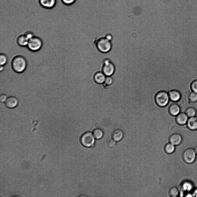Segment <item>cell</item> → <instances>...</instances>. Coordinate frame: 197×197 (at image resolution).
Listing matches in <instances>:
<instances>
[{
    "label": "cell",
    "instance_id": "9a60e30c",
    "mask_svg": "<svg viewBox=\"0 0 197 197\" xmlns=\"http://www.w3.org/2000/svg\"><path fill=\"white\" fill-rule=\"evenodd\" d=\"M169 110L170 114L174 116H177L181 112L180 107L175 102L170 106Z\"/></svg>",
    "mask_w": 197,
    "mask_h": 197
},
{
    "label": "cell",
    "instance_id": "d6a6232c",
    "mask_svg": "<svg viewBox=\"0 0 197 197\" xmlns=\"http://www.w3.org/2000/svg\"><path fill=\"white\" fill-rule=\"evenodd\" d=\"M194 196L197 197V189L194 192Z\"/></svg>",
    "mask_w": 197,
    "mask_h": 197
},
{
    "label": "cell",
    "instance_id": "8992f818",
    "mask_svg": "<svg viewBox=\"0 0 197 197\" xmlns=\"http://www.w3.org/2000/svg\"><path fill=\"white\" fill-rule=\"evenodd\" d=\"M115 67L113 63L108 59L105 60L102 69V72L107 76H111L114 74Z\"/></svg>",
    "mask_w": 197,
    "mask_h": 197
},
{
    "label": "cell",
    "instance_id": "d4e9b609",
    "mask_svg": "<svg viewBox=\"0 0 197 197\" xmlns=\"http://www.w3.org/2000/svg\"><path fill=\"white\" fill-rule=\"evenodd\" d=\"M191 88L193 91L197 93V80L192 82L191 85Z\"/></svg>",
    "mask_w": 197,
    "mask_h": 197
},
{
    "label": "cell",
    "instance_id": "cb8c5ba5",
    "mask_svg": "<svg viewBox=\"0 0 197 197\" xmlns=\"http://www.w3.org/2000/svg\"><path fill=\"white\" fill-rule=\"evenodd\" d=\"M113 82V79L111 76H107L105 78L104 84L108 85H111Z\"/></svg>",
    "mask_w": 197,
    "mask_h": 197
},
{
    "label": "cell",
    "instance_id": "4dcf8cb0",
    "mask_svg": "<svg viewBox=\"0 0 197 197\" xmlns=\"http://www.w3.org/2000/svg\"><path fill=\"white\" fill-rule=\"evenodd\" d=\"M105 37L110 41H111L112 39V36L109 34H107Z\"/></svg>",
    "mask_w": 197,
    "mask_h": 197
},
{
    "label": "cell",
    "instance_id": "603a6c76",
    "mask_svg": "<svg viewBox=\"0 0 197 197\" xmlns=\"http://www.w3.org/2000/svg\"><path fill=\"white\" fill-rule=\"evenodd\" d=\"M170 195L172 196H177L178 194V190L177 188L173 187L170 189Z\"/></svg>",
    "mask_w": 197,
    "mask_h": 197
},
{
    "label": "cell",
    "instance_id": "e0dca14e",
    "mask_svg": "<svg viewBox=\"0 0 197 197\" xmlns=\"http://www.w3.org/2000/svg\"><path fill=\"white\" fill-rule=\"evenodd\" d=\"M124 135V132L122 130L120 129H117L113 132L112 136L114 140L118 142L121 140L122 139Z\"/></svg>",
    "mask_w": 197,
    "mask_h": 197
},
{
    "label": "cell",
    "instance_id": "ba28073f",
    "mask_svg": "<svg viewBox=\"0 0 197 197\" xmlns=\"http://www.w3.org/2000/svg\"><path fill=\"white\" fill-rule=\"evenodd\" d=\"M4 103L5 105L6 108L13 109L17 106L18 103V100L16 97L11 96L7 97Z\"/></svg>",
    "mask_w": 197,
    "mask_h": 197
},
{
    "label": "cell",
    "instance_id": "1f68e13d",
    "mask_svg": "<svg viewBox=\"0 0 197 197\" xmlns=\"http://www.w3.org/2000/svg\"><path fill=\"white\" fill-rule=\"evenodd\" d=\"M0 71H3L4 69V66H0Z\"/></svg>",
    "mask_w": 197,
    "mask_h": 197
},
{
    "label": "cell",
    "instance_id": "3957f363",
    "mask_svg": "<svg viewBox=\"0 0 197 197\" xmlns=\"http://www.w3.org/2000/svg\"><path fill=\"white\" fill-rule=\"evenodd\" d=\"M155 100L159 106L162 107L166 106L170 100L168 93L164 91L158 92L155 96Z\"/></svg>",
    "mask_w": 197,
    "mask_h": 197
},
{
    "label": "cell",
    "instance_id": "83f0119b",
    "mask_svg": "<svg viewBox=\"0 0 197 197\" xmlns=\"http://www.w3.org/2000/svg\"><path fill=\"white\" fill-rule=\"evenodd\" d=\"M116 144V141L113 139H111L109 140L108 143V146L111 148L114 147Z\"/></svg>",
    "mask_w": 197,
    "mask_h": 197
},
{
    "label": "cell",
    "instance_id": "2e32d148",
    "mask_svg": "<svg viewBox=\"0 0 197 197\" xmlns=\"http://www.w3.org/2000/svg\"><path fill=\"white\" fill-rule=\"evenodd\" d=\"M106 78L105 75L102 72H97L94 75L95 81L99 84H103Z\"/></svg>",
    "mask_w": 197,
    "mask_h": 197
},
{
    "label": "cell",
    "instance_id": "277c9868",
    "mask_svg": "<svg viewBox=\"0 0 197 197\" xmlns=\"http://www.w3.org/2000/svg\"><path fill=\"white\" fill-rule=\"evenodd\" d=\"M95 138L93 134L90 132H85L82 136L80 138V142L84 146L90 147L94 144Z\"/></svg>",
    "mask_w": 197,
    "mask_h": 197
},
{
    "label": "cell",
    "instance_id": "4316f807",
    "mask_svg": "<svg viewBox=\"0 0 197 197\" xmlns=\"http://www.w3.org/2000/svg\"><path fill=\"white\" fill-rule=\"evenodd\" d=\"M76 0H61L62 2L65 5H70L73 4Z\"/></svg>",
    "mask_w": 197,
    "mask_h": 197
},
{
    "label": "cell",
    "instance_id": "7402d4cb",
    "mask_svg": "<svg viewBox=\"0 0 197 197\" xmlns=\"http://www.w3.org/2000/svg\"><path fill=\"white\" fill-rule=\"evenodd\" d=\"M189 99L191 102H196L197 101V93L192 91L190 94Z\"/></svg>",
    "mask_w": 197,
    "mask_h": 197
},
{
    "label": "cell",
    "instance_id": "9c48e42d",
    "mask_svg": "<svg viewBox=\"0 0 197 197\" xmlns=\"http://www.w3.org/2000/svg\"><path fill=\"white\" fill-rule=\"evenodd\" d=\"M40 5L43 8L50 9L54 7L57 3V0H39Z\"/></svg>",
    "mask_w": 197,
    "mask_h": 197
},
{
    "label": "cell",
    "instance_id": "836d02e7",
    "mask_svg": "<svg viewBox=\"0 0 197 197\" xmlns=\"http://www.w3.org/2000/svg\"><path fill=\"white\" fill-rule=\"evenodd\" d=\"M194 151L196 154L197 155V146L195 147Z\"/></svg>",
    "mask_w": 197,
    "mask_h": 197
},
{
    "label": "cell",
    "instance_id": "8fae6325",
    "mask_svg": "<svg viewBox=\"0 0 197 197\" xmlns=\"http://www.w3.org/2000/svg\"><path fill=\"white\" fill-rule=\"evenodd\" d=\"M29 39L24 34L18 35L16 39L17 44L22 47H27L28 44Z\"/></svg>",
    "mask_w": 197,
    "mask_h": 197
},
{
    "label": "cell",
    "instance_id": "4fadbf2b",
    "mask_svg": "<svg viewBox=\"0 0 197 197\" xmlns=\"http://www.w3.org/2000/svg\"><path fill=\"white\" fill-rule=\"evenodd\" d=\"M168 93L170 100L174 102H177L181 98V94L177 90H171L168 92Z\"/></svg>",
    "mask_w": 197,
    "mask_h": 197
},
{
    "label": "cell",
    "instance_id": "484cf974",
    "mask_svg": "<svg viewBox=\"0 0 197 197\" xmlns=\"http://www.w3.org/2000/svg\"><path fill=\"white\" fill-rule=\"evenodd\" d=\"M24 34L29 40L35 36L33 32L30 31H26Z\"/></svg>",
    "mask_w": 197,
    "mask_h": 197
},
{
    "label": "cell",
    "instance_id": "44dd1931",
    "mask_svg": "<svg viewBox=\"0 0 197 197\" xmlns=\"http://www.w3.org/2000/svg\"><path fill=\"white\" fill-rule=\"evenodd\" d=\"M165 149L166 152L169 154L172 153L175 149L174 145L171 143L167 144L165 147Z\"/></svg>",
    "mask_w": 197,
    "mask_h": 197
},
{
    "label": "cell",
    "instance_id": "ffe728a7",
    "mask_svg": "<svg viewBox=\"0 0 197 197\" xmlns=\"http://www.w3.org/2000/svg\"><path fill=\"white\" fill-rule=\"evenodd\" d=\"M8 58L5 54L1 53L0 54V66H4L7 62Z\"/></svg>",
    "mask_w": 197,
    "mask_h": 197
},
{
    "label": "cell",
    "instance_id": "d6986e66",
    "mask_svg": "<svg viewBox=\"0 0 197 197\" xmlns=\"http://www.w3.org/2000/svg\"><path fill=\"white\" fill-rule=\"evenodd\" d=\"M185 113L188 117H190L196 116V111L194 108L192 107H190L187 109Z\"/></svg>",
    "mask_w": 197,
    "mask_h": 197
},
{
    "label": "cell",
    "instance_id": "ac0fdd59",
    "mask_svg": "<svg viewBox=\"0 0 197 197\" xmlns=\"http://www.w3.org/2000/svg\"><path fill=\"white\" fill-rule=\"evenodd\" d=\"M93 134L96 139H99L102 137L104 135V132L102 129L97 128L93 131Z\"/></svg>",
    "mask_w": 197,
    "mask_h": 197
},
{
    "label": "cell",
    "instance_id": "6da1fadb",
    "mask_svg": "<svg viewBox=\"0 0 197 197\" xmlns=\"http://www.w3.org/2000/svg\"><path fill=\"white\" fill-rule=\"evenodd\" d=\"M11 67L15 72L21 73L26 70L27 63L26 58L23 56L18 55L14 56L11 63Z\"/></svg>",
    "mask_w": 197,
    "mask_h": 197
},
{
    "label": "cell",
    "instance_id": "f1b7e54d",
    "mask_svg": "<svg viewBox=\"0 0 197 197\" xmlns=\"http://www.w3.org/2000/svg\"><path fill=\"white\" fill-rule=\"evenodd\" d=\"M7 95L5 94H2L0 96V102L1 103H5L7 98Z\"/></svg>",
    "mask_w": 197,
    "mask_h": 197
},
{
    "label": "cell",
    "instance_id": "30bf717a",
    "mask_svg": "<svg viewBox=\"0 0 197 197\" xmlns=\"http://www.w3.org/2000/svg\"><path fill=\"white\" fill-rule=\"evenodd\" d=\"M188 128L190 130H197V117L196 116L189 117L186 123Z\"/></svg>",
    "mask_w": 197,
    "mask_h": 197
},
{
    "label": "cell",
    "instance_id": "7c38bea8",
    "mask_svg": "<svg viewBox=\"0 0 197 197\" xmlns=\"http://www.w3.org/2000/svg\"><path fill=\"white\" fill-rule=\"evenodd\" d=\"M189 117L185 113L180 112L176 116V120L177 123L180 125L186 124Z\"/></svg>",
    "mask_w": 197,
    "mask_h": 197
},
{
    "label": "cell",
    "instance_id": "5bb4252c",
    "mask_svg": "<svg viewBox=\"0 0 197 197\" xmlns=\"http://www.w3.org/2000/svg\"><path fill=\"white\" fill-rule=\"evenodd\" d=\"M169 140L171 143L174 145H178L181 142L182 137L181 135L179 133H175L171 136Z\"/></svg>",
    "mask_w": 197,
    "mask_h": 197
},
{
    "label": "cell",
    "instance_id": "f546056e",
    "mask_svg": "<svg viewBox=\"0 0 197 197\" xmlns=\"http://www.w3.org/2000/svg\"><path fill=\"white\" fill-rule=\"evenodd\" d=\"M192 188V185L189 183H186L184 185V188L187 190H190Z\"/></svg>",
    "mask_w": 197,
    "mask_h": 197
},
{
    "label": "cell",
    "instance_id": "5b68a950",
    "mask_svg": "<svg viewBox=\"0 0 197 197\" xmlns=\"http://www.w3.org/2000/svg\"><path fill=\"white\" fill-rule=\"evenodd\" d=\"M97 47L98 50L103 53H106L110 50L112 47L110 41L105 37L99 39L97 43Z\"/></svg>",
    "mask_w": 197,
    "mask_h": 197
},
{
    "label": "cell",
    "instance_id": "7a4b0ae2",
    "mask_svg": "<svg viewBox=\"0 0 197 197\" xmlns=\"http://www.w3.org/2000/svg\"><path fill=\"white\" fill-rule=\"evenodd\" d=\"M43 45V42L40 37L34 36L29 40L27 47L30 51L36 52L40 50Z\"/></svg>",
    "mask_w": 197,
    "mask_h": 197
},
{
    "label": "cell",
    "instance_id": "e575fe53",
    "mask_svg": "<svg viewBox=\"0 0 197 197\" xmlns=\"http://www.w3.org/2000/svg\"><path fill=\"white\" fill-rule=\"evenodd\" d=\"M138 8L140 9H140V8ZM142 10H144V9H142Z\"/></svg>",
    "mask_w": 197,
    "mask_h": 197
},
{
    "label": "cell",
    "instance_id": "52a82bcc",
    "mask_svg": "<svg viewBox=\"0 0 197 197\" xmlns=\"http://www.w3.org/2000/svg\"><path fill=\"white\" fill-rule=\"evenodd\" d=\"M196 154L195 151L193 149H187L183 153V159L187 163H192L195 160Z\"/></svg>",
    "mask_w": 197,
    "mask_h": 197
}]
</instances>
